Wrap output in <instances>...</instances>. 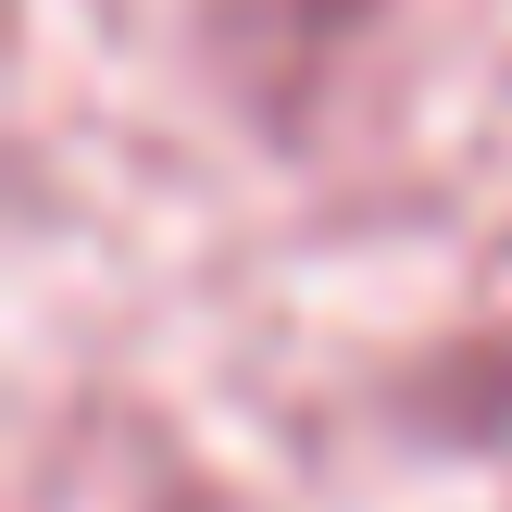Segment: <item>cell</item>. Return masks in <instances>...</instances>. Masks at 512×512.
<instances>
[{
  "label": "cell",
  "mask_w": 512,
  "mask_h": 512,
  "mask_svg": "<svg viewBox=\"0 0 512 512\" xmlns=\"http://www.w3.org/2000/svg\"><path fill=\"white\" fill-rule=\"evenodd\" d=\"M213 13H225V38H238V50H275V63L313 75L325 50L363 25V0H213Z\"/></svg>",
  "instance_id": "6da1fadb"
}]
</instances>
